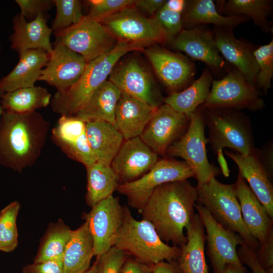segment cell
<instances>
[{
	"label": "cell",
	"instance_id": "cell-19",
	"mask_svg": "<svg viewBox=\"0 0 273 273\" xmlns=\"http://www.w3.org/2000/svg\"><path fill=\"white\" fill-rule=\"evenodd\" d=\"M168 42L173 49L185 53L212 68L219 69L225 65L215 46L213 33L205 28L197 26L182 29Z\"/></svg>",
	"mask_w": 273,
	"mask_h": 273
},
{
	"label": "cell",
	"instance_id": "cell-42",
	"mask_svg": "<svg viewBox=\"0 0 273 273\" xmlns=\"http://www.w3.org/2000/svg\"><path fill=\"white\" fill-rule=\"evenodd\" d=\"M127 254L114 246L102 255L98 261L97 273H120Z\"/></svg>",
	"mask_w": 273,
	"mask_h": 273
},
{
	"label": "cell",
	"instance_id": "cell-17",
	"mask_svg": "<svg viewBox=\"0 0 273 273\" xmlns=\"http://www.w3.org/2000/svg\"><path fill=\"white\" fill-rule=\"evenodd\" d=\"M157 161V154L138 136L124 140L111 166L119 184H122L140 178Z\"/></svg>",
	"mask_w": 273,
	"mask_h": 273
},
{
	"label": "cell",
	"instance_id": "cell-50",
	"mask_svg": "<svg viewBox=\"0 0 273 273\" xmlns=\"http://www.w3.org/2000/svg\"><path fill=\"white\" fill-rule=\"evenodd\" d=\"M151 273H183L176 260L161 261L152 266Z\"/></svg>",
	"mask_w": 273,
	"mask_h": 273
},
{
	"label": "cell",
	"instance_id": "cell-55",
	"mask_svg": "<svg viewBox=\"0 0 273 273\" xmlns=\"http://www.w3.org/2000/svg\"><path fill=\"white\" fill-rule=\"evenodd\" d=\"M5 94V93H4L3 92H2L1 90H0V119H1V117L3 114V113L4 112V109L2 107V104H1V100H2V97L4 95V94Z\"/></svg>",
	"mask_w": 273,
	"mask_h": 273
},
{
	"label": "cell",
	"instance_id": "cell-45",
	"mask_svg": "<svg viewBox=\"0 0 273 273\" xmlns=\"http://www.w3.org/2000/svg\"><path fill=\"white\" fill-rule=\"evenodd\" d=\"M22 273H63L62 259L48 260L26 265Z\"/></svg>",
	"mask_w": 273,
	"mask_h": 273
},
{
	"label": "cell",
	"instance_id": "cell-14",
	"mask_svg": "<svg viewBox=\"0 0 273 273\" xmlns=\"http://www.w3.org/2000/svg\"><path fill=\"white\" fill-rule=\"evenodd\" d=\"M190 118L164 104L158 107L140 136L157 154L164 155L168 147L187 130Z\"/></svg>",
	"mask_w": 273,
	"mask_h": 273
},
{
	"label": "cell",
	"instance_id": "cell-5",
	"mask_svg": "<svg viewBox=\"0 0 273 273\" xmlns=\"http://www.w3.org/2000/svg\"><path fill=\"white\" fill-rule=\"evenodd\" d=\"M203 110L208 130V143L215 154L225 148L242 155L253 151L255 148L253 130L249 117L233 109Z\"/></svg>",
	"mask_w": 273,
	"mask_h": 273
},
{
	"label": "cell",
	"instance_id": "cell-24",
	"mask_svg": "<svg viewBox=\"0 0 273 273\" xmlns=\"http://www.w3.org/2000/svg\"><path fill=\"white\" fill-rule=\"evenodd\" d=\"M242 155L225 151V154L236 164L239 172L247 181L249 187L265 209L269 216L273 218V186L265 171L260 164L255 152Z\"/></svg>",
	"mask_w": 273,
	"mask_h": 273
},
{
	"label": "cell",
	"instance_id": "cell-4",
	"mask_svg": "<svg viewBox=\"0 0 273 273\" xmlns=\"http://www.w3.org/2000/svg\"><path fill=\"white\" fill-rule=\"evenodd\" d=\"M114 246L150 265L176 260L180 252V247L163 242L150 222L136 220L127 207H124L123 223Z\"/></svg>",
	"mask_w": 273,
	"mask_h": 273
},
{
	"label": "cell",
	"instance_id": "cell-22",
	"mask_svg": "<svg viewBox=\"0 0 273 273\" xmlns=\"http://www.w3.org/2000/svg\"><path fill=\"white\" fill-rule=\"evenodd\" d=\"M232 30L226 27H216L213 33L215 46L219 53L248 81L255 86L258 68L253 56L254 50L248 43L236 38Z\"/></svg>",
	"mask_w": 273,
	"mask_h": 273
},
{
	"label": "cell",
	"instance_id": "cell-56",
	"mask_svg": "<svg viewBox=\"0 0 273 273\" xmlns=\"http://www.w3.org/2000/svg\"><path fill=\"white\" fill-rule=\"evenodd\" d=\"M1 50H2V47H1V45L0 44V53H1Z\"/></svg>",
	"mask_w": 273,
	"mask_h": 273
},
{
	"label": "cell",
	"instance_id": "cell-43",
	"mask_svg": "<svg viewBox=\"0 0 273 273\" xmlns=\"http://www.w3.org/2000/svg\"><path fill=\"white\" fill-rule=\"evenodd\" d=\"M20 14L28 21L34 20L39 14H48L55 6L53 0H16Z\"/></svg>",
	"mask_w": 273,
	"mask_h": 273
},
{
	"label": "cell",
	"instance_id": "cell-39",
	"mask_svg": "<svg viewBox=\"0 0 273 273\" xmlns=\"http://www.w3.org/2000/svg\"><path fill=\"white\" fill-rule=\"evenodd\" d=\"M53 2L56 8V15L52 27L54 32L74 25L83 18L81 1L53 0Z\"/></svg>",
	"mask_w": 273,
	"mask_h": 273
},
{
	"label": "cell",
	"instance_id": "cell-6",
	"mask_svg": "<svg viewBox=\"0 0 273 273\" xmlns=\"http://www.w3.org/2000/svg\"><path fill=\"white\" fill-rule=\"evenodd\" d=\"M196 187L198 203L203 206L219 224L240 235L256 252L260 244L252 236L244 222L234 184H224L213 177L203 186Z\"/></svg>",
	"mask_w": 273,
	"mask_h": 273
},
{
	"label": "cell",
	"instance_id": "cell-44",
	"mask_svg": "<svg viewBox=\"0 0 273 273\" xmlns=\"http://www.w3.org/2000/svg\"><path fill=\"white\" fill-rule=\"evenodd\" d=\"M257 259L267 273H273V232L260 244L256 252Z\"/></svg>",
	"mask_w": 273,
	"mask_h": 273
},
{
	"label": "cell",
	"instance_id": "cell-10",
	"mask_svg": "<svg viewBox=\"0 0 273 273\" xmlns=\"http://www.w3.org/2000/svg\"><path fill=\"white\" fill-rule=\"evenodd\" d=\"M117 40L144 48L167 42L165 32L153 17H148L133 6L125 8L101 21Z\"/></svg>",
	"mask_w": 273,
	"mask_h": 273
},
{
	"label": "cell",
	"instance_id": "cell-35",
	"mask_svg": "<svg viewBox=\"0 0 273 273\" xmlns=\"http://www.w3.org/2000/svg\"><path fill=\"white\" fill-rule=\"evenodd\" d=\"M72 231L61 220L51 223L42 238L33 262L62 259Z\"/></svg>",
	"mask_w": 273,
	"mask_h": 273
},
{
	"label": "cell",
	"instance_id": "cell-32",
	"mask_svg": "<svg viewBox=\"0 0 273 273\" xmlns=\"http://www.w3.org/2000/svg\"><path fill=\"white\" fill-rule=\"evenodd\" d=\"M87 174L86 202L93 207L99 201L112 195L119 184L111 165L97 161L85 167Z\"/></svg>",
	"mask_w": 273,
	"mask_h": 273
},
{
	"label": "cell",
	"instance_id": "cell-37",
	"mask_svg": "<svg viewBox=\"0 0 273 273\" xmlns=\"http://www.w3.org/2000/svg\"><path fill=\"white\" fill-rule=\"evenodd\" d=\"M20 204L14 201L0 211V250L9 252L13 251L18 243L16 224Z\"/></svg>",
	"mask_w": 273,
	"mask_h": 273
},
{
	"label": "cell",
	"instance_id": "cell-20",
	"mask_svg": "<svg viewBox=\"0 0 273 273\" xmlns=\"http://www.w3.org/2000/svg\"><path fill=\"white\" fill-rule=\"evenodd\" d=\"M48 14H39L28 21L20 13L13 19V33L10 36L11 48L18 54L33 49H41L51 54L53 46L50 37L53 30L48 24Z\"/></svg>",
	"mask_w": 273,
	"mask_h": 273
},
{
	"label": "cell",
	"instance_id": "cell-7",
	"mask_svg": "<svg viewBox=\"0 0 273 273\" xmlns=\"http://www.w3.org/2000/svg\"><path fill=\"white\" fill-rule=\"evenodd\" d=\"M205 124L203 110L200 106L192 114L186 131L172 143L165 154L179 157L192 168L200 187L219 175L221 170L211 164L207 155L208 139L205 135Z\"/></svg>",
	"mask_w": 273,
	"mask_h": 273
},
{
	"label": "cell",
	"instance_id": "cell-18",
	"mask_svg": "<svg viewBox=\"0 0 273 273\" xmlns=\"http://www.w3.org/2000/svg\"><path fill=\"white\" fill-rule=\"evenodd\" d=\"M143 51L158 77L170 89L186 85L195 74L194 64L183 56L158 46Z\"/></svg>",
	"mask_w": 273,
	"mask_h": 273
},
{
	"label": "cell",
	"instance_id": "cell-2",
	"mask_svg": "<svg viewBox=\"0 0 273 273\" xmlns=\"http://www.w3.org/2000/svg\"><path fill=\"white\" fill-rule=\"evenodd\" d=\"M50 123L37 111H4L0 119V165L21 172L33 165L45 145Z\"/></svg>",
	"mask_w": 273,
	"mask_h": 273
},
{
	"label": "cell",
	"instance_id": "cell-28",
	"mask_svg": "<svg viewBox=\"0 0 273 273\" xmlns=\"http://www.w3.org/2000/svg\"><path fill=\"white\" fill-rule=\"evenodd\" d=\"M121 95L120 90L107 80L73 116L85 122L100 120L114 126L116 108Z\"/></svg>",
	"mask_w": 273,
	"mask_h": 273
},
{
	"label": "cell",
	"instance_id": "cell-46",
	"mask_svg": "<svg viewBox=\"0 0 273 273\" xmlns=\"http://www.w3.org/2000/svg\"><path fill=\"white\" fill-rule=\"evenodd\" d=\"M237 253L241 262L249 267L252 273H267L259 262L256 251L246 243L240 246Z\"/></svg>",
	"mask_w": 273,
	"mask_h": 273
},
{
	"label": "cell",
	"instance_id": "cell-30",
	"mask_svg": "<svg viewBox=\"0 0 273 273\" xmlns=\"http://www.w3.org/2000/svg\"><path fill=\"white\" fill-rule=\"evenodd\" d=\"M85 123L86 135L97 160L111 165L124 142L122 135L113 124L104 121Z\"/></svg>",
	"mask_w": 273,
	"mask_h": 273
},
{
	"label": "cell",
	"instance_id": "cell-47",
	"mask_svg": "<svg viewBox=\"0 0 273 273\" xmlns=\"http://www.w3.org/2000/svg\"><path fill=\"white\" fill-rule=\"evenodd\" d=\"M256 156L270 180L273 177V141L270 140L261 148H255Z\"/></svg>",
	"mask_w": 273,
	"mask_h": 273
},
{
	"label": "cell",
	"instance_id": "cell-15",
	"mask_svg": "<svg viewBox=\"0 0 273 273\" xmlns=\"http://www.w3.org/2000/svg\"><path fill=\"white\" fill-rule=\"evenodd\" d=\"M109 78L121 93L159 107L161 97L156 90L151 75L136 59H127L116 65Z\"/></svg>",
	"mask_w": 273,
	"mask_h": 273
},
{
	"label": "cell",
	"instance_id": "cell-40",
	"mask_svg": "<svg viewBox=\"0 0 273 273\" xmlns=\"http://www.w3.org/2000/svg\"><path fill=\"white\" fill-rule=\"evenodd\" d=\"M89 12L87 15L100 22L120 10L134 5L133 0H90L87 1Z\"/></svg>",
	"mask_w": 273,
	"mask_h": 273
},
{
	"label": "cell",
	"instance_id": "cell-53",
	"mask_svg": "<svg viewBox=\"0 0 273 273\" xmlns=\"http://www.w3.org/2000/svg\"><path fill=\"white\" fill-rule=\"evenodd\" d=\"M221 273H250L243 265L228 264Z\"/></svg>",
	"mask_w": 273,
	"mask_h": 273
},
{
	"label": "cell",
	"instance_id": "cell-25",
	"mask_svg": "<svg viewBox=\"0 0 273 273\" xmlns=\"http://www.w3.org/2000/svg\"><path fill=\"white\" fill-rule=\"evenodd\" d=\"M19 57L13 70L0 79V90L5 93L34 86L49 59L50 54L43 50L33 49L21 53Z\"/></svg>",
	"mask_w": 273,
	"mask_h": 273
},
{
	"label": "cell",
	"instance_id": "cell-36",
	"mask_svg": "<svg viewBox=\"0 0 273 273\" xmlns=\"http://www.w3.org/2000/svg\"><path fill=\"white\" fill-rule=\"evenodd\" d=\"M85 133V122L75 116H61L52 130V139L65 153Z\"/></svg>",
	"mask_w": 273,
	"mask_h": 273
},
{
	"label": "cell",
	"instance_id": "cell-26",
	"mask_svg": "<svg viewBox=\"0 0 273 273\" xmlns=\"http://www.w3.org/2000/svg\"><path fill=\"white\" fill-rule=\"evenodd\" d=\"M185 229L187 241L180 247L176 260L180 268L183 273H208L205 256V229L197 213Z\"/></svg>",
	"mask_w": 273,
	"mask_h": 273
},
{
	"label": "cell",
	"instance_id": "cell-31",
	"mask_svg": "<svg viewBox=\"0 0 273 273\" xmlns=\"http://www.w3.org/2000/svg\"><path fill=\"white\" fill-rule=\"evenodd\" d=\"M212 81L210 71L205 68L198 79L185 89L171 93L164 100V104L190 118L207 100Z\"/></svg>",
	"mask_w": 273,
	"mask_h": 273
},
{
	"label": "cell",
	"instance_id": "cell-51",
	"mask_svg": "<svg viewBox=\"0 0 273 273\" xmlns=\"http://www.w3.org/2000/svg\"><path fill=\"white\" fill-rule=\"evenodd\" d=\"M187 1L183 0L166 1L164 6L168 9L180 14L185 10Z\"/></svg>",
	"mask_w": 273,
	"mask_h": 273
},
{
	"label": "cell",
	"instance_id": "cell-12",
	"mask_svg": "<svg viewBox=\"0 0 273 273\" xmlns=\"http://www.w3.org/2000/svg\"><path fill=\"white\" fill-rule=\"evenodd\" d=\"M91 208L89 212L82 214V218L88 224L98 259L114 246L123 223L124 207L119 198L112 195Z\"/></svg>",
	"mask_w": 273,
	"mask_h": 273
},
{
	"label": "cell",
	"instance_id": "cell-3",
	"mask_svg": "<svg viewBox=\"0 0 273 273\" xmlns=\"http://www.w3.org/2000/svg\"><path fill=\"white\" fill-rule=\"evenodd\" d=\"M141 48L117 40L108 53L87 63L77 81L67 90L56 92L51 101L53 111L61 116H73L88 102L94 93L109 77L117 62L125 54Z\"/></svg>",
	"mask_w": 273,
	"mask_h": 273
},
{
	"label": "cell",
	"instance_id": "cell-23",
	"mask_svg": "<svg viewBox=\"0 0 273 273\" xmlns=\"http://www.w3.org/2000/svg\"><path fill=\"white\" fill-rule=\"evenodd\" d=\"M157 108L121 93L116 108L114 126L124 140L140 136Z\"/></svg>",
	"mask_w": 273,
	"mask_h": 273
},
{
	"label": "cell",
	"instance_id": "cell-48",
	"mask_svg": "<svg viewBox=\"0 0 273 273\" xmlns=\"http://www.w3.org/2000/svg\"><path fill=\"white\" fill-rule=\"evenodd\" d=\"M152 266L144 263L133 257H127L120 273H151Z\"/></svg>",
	"mask_w": 273,
	"mask_h": 273
},
{
	"label": "cell",
	"instance_id": "cell-27",
	"mask_svg": "<svg viewBox=\"0 0 273 273\" xmlns=\"http://www.w3.org/2000/svg\"><path fill=\"white\" fill-rule=\"evenodd\" d=\"M94 256L93 237L85 221L72 231L62 257L63 273H84Z\"/></svg>",
	"mask_w": 273,
	"mask_h": 273
},
{
	"label": "cell",
	"instance_id": "cell-16",
	"mask_svg": "<svg viewBox=\"0 0 273 273\" xmlns=\"http://www.w3.org/2000/svg\"><path fill=\"white\" fill-rule=\"evenodd\" d=\"M87 62L79 54L54 43L49 59L39 80L44 81L62 93L72 86L83 74Z\"/></svg>",
	"mask_w": 273,
	"mask_h": 273
},
{
	"label": "cell",
	"instance_id": "cell-11",
	"mask_svg": "<svg viewBox=\"0 0 273 273\" xmlns=\"http://www.w3.org/2000/svg\"><path fill=\"white\" fill-rule=\"evenodd\" d=\"M200 106L204 109L257 111L264 108L265 103L257 87L235 69L230 71L222 79L213 80L209 95Z\"/></svg>",
	"mask_w": 273,
	"mask_h": 273
},
{
	"label": "cell",
	"instance_id": "cell-9",
	"mask_svg": "<svg viewBox=\"0 0 273 273\" xmlns=\"http://www.w3.org/2000/svg\"><path fill=\"white\" fill-rule=\"evenodd\" d=\"M55 43L63 45L89 62L112 50L117 40L102 23L87 15L77 23L55 32Z\"/></svg>",
	"mask_w": 273,
	"mask_h": 273
},
{
	"label": "cell",
	"instance_id": "cell-13",
	"mask_svg": "<svg viewBox=\"0 0 273 273\" xmlns=\"http://www.w3.org/2000/svg\"><path fill=\"white\" fill-rule=\"evenodd\" d=\"M206 230L207 253L214 273H221L228 264L243 265L237 253V247L246 242L238 234L219 224L209 211L199 203L195 204Z\"/></svg>",
	"mask_w": 273,
	"mask_h": 273
},
{
	"label": "cell",
	"instance_id": "cell-34",
	"mask_svg": "<svg viewBox=\"0 0 273 273\" xmlns=\"http://www.w3.org/2000/svg\"><path fill=\"white\" fill-rule=\"evenodd\" d=\"M271 3L268 0H229L221 10L227 16H244L251 18L263 31L268 32L271 23L268 17L271 14Z\"/></svg>",
	"mask_w": 273,
	"mask_h": 273
},
{
	"label": "cell",
	"instance_id": "cell-29",
	"mask_svg": "<svg viewBox=\"0 0 273 273\" xmlns=\"http://www.w3.org/2000/svg\"><path fill=\"white\" fill-rule=\"evenodd\" d=\"M182 17L183 27L191 29L202 24H212L216 27L234 29L249 20L244 16H227L218 12L212 0H193L187 2Z\"/></svg>",
	"mask_w": 273,
	"mask_h": 273
},
{
	"label": "cell",
	"instance_id": "cell-8",
	"mask_svg": "<svg viewBox=\"0 0 273 273\" xmlns=\"http://www.w3.org/2000/svg\"><path fill=\"white\" fill-rule=\"evenodd\" d=\"M195 177L192 168L184 161L172 158L158 160L153 167L140 178L119 184L117 190L126 196L129 207L141 212L154 190L171 181Z\"/></svg>",
	"mask_w": 273,
	"mask_h": 273
},
{
	"label": "cell",
	"instance_id": "cell-52",
	"mask_svg": "<svg viewBox=\"0 0 273 273\" xmlns=\"http://www.w3.org/2000/svg\"><path fill=\"white\" fill-rule=\"evenodd\" d=\"M216 154L217 155V160L222 173L225 177L229 176L230 174V169L227 162L223 156L222 150H219Z\"/></svg>",
	"mask_w": 273,
	"mask_h": 273
},
{
	"label": "cell",
	"instance_id": "cell-1",
	"mask_svg": "<svg viewBox=\"0 0 273 273\" xmlns=\"http://www.w3.org/2000/svg\"><path fill=\"white\" fill-rule=\"evenodd\" d=\"M197 200L196 187L187 180L169 182L154 190L140 213L163 242L181 247L187 241L184 230L195 214Z\"/></svg>",
	"mask_w": 273,
	"mask_h": 273
},
{
	"label": "cell",
	"instance_id": "cell-38",
	"mask_svg": "<svg viewBox=\"0 0 273 273\" xmlns=\"http://www.w3.org/2000/svg\"><path fill=\"white\" fill-rule=\"evenodd\" d=\"M253 56L258 68L255 86L266 94L273 77V40L254 50Z\"/></svg>",
	"mask_w": 273,
	"mask_h": 273
},
{
	"label": "cell",
	"instance_id": "cell-54",
	"mask_svg": "<svg viewBox=\"0 0 273 273\" xmlns=\"http://www.w3.org/2000/svg\"><path fill=\"white\" fill-rule=\"evenodd\" d=\"M97 266H98V261L96 260V261L94 263L92 266L84 273H97Z\"/></svg>",
	"mask_w": 273,
	"mask_h": 273
},
{
	"label": "cell",
	"instance_id": "cell-21",
	"mask_svg": "<svg viewBox=\"0 0 273 273\" xmlns=\"http://www.w3.org/2000/svg\"><path fill=\"white\" fill-rule=\"evenodd\" d=\"M234 191L244 222L253 237L263 243L272 231V219L239 172Z\"/></svg>",
	"mask_w": 273,
	"mask_h": 273
},
{
	"label": "cell",
	"instance_id": "cell-41",
	"mask_svg": "<svg viewBox=\"0 0 273 273\" xmlns=\"http://www.w3.org/2000/svg\"><path fill=\"white\" fill-rule=\"evenodd\" d=\"M154 17L165 32L167 42L172 40L182 30L181 14L164 6L155 14Z\"/></svg>",
	"mask_w": 273,
	"mask_h": 273
},
{
	"label": "cell",
	"instance_id": "cell-33",
	"mask_svg": "<svg viewBox=\"0 0 273 273\" xmlns=\"http://www.w3.org/2000/svg\"><path fill=\"white\" fill-rule=\"evenodd\" d=\"M51 99L52 95L47 89L34 85L5 93L1 104L4 111L25 113L48 106Z\"/></svg>",
	"mask_w": 273,
	"mask_h": 273
},
{
	"label": "cell",
	"instance_id": "cell-49",
	"mask_svg": "<svg viewBox=\"0 0 273 273\" xmlns=\"http://www.w3.org/2000/svg\"><path fill=\"white\" fill-rule=\"evenodd\" d=\"M164 0H137L134 1L133 6L139 11L153 15L165 4Z\"/></svg>",
	"mask_w": 273,
	"mask_h": 273
}]
</instances>
